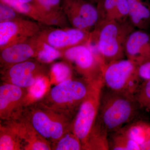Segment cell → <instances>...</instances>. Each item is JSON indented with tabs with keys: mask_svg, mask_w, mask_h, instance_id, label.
I'll list each match as a JSON object with an SVG mask.
<instances>
[{
	"mask_svg": "<svg viewBox=\"0 0 150 150\" xmlns=\"http://www.w3.org/2000/svg\"><path fill=\"white\" fill-rule=\"evenodd\" d=\"M134 27L129 21H99L91 32L89 44L93 46L105 64L124 59L125 46Z\"/></svg>",
	"mask_w": 150,
	"mask_h": 150,
	"instance_id": "2",
	"label": "cell"
},
{
	"mask_svg": "<svg viewBox=\"0 0 150 150\" xmlns=\"http://www.w3.org/2000/svg\"><path fill=\"white\" fill-rule=\"evenodd\" d=\"M24 16L10 6L0 2V23L12 21Z\"/></svg>",
	"mask_w": 150,
	"mask_h": 150,
	"instance_id": "29",
	"label": "cell"
},
{
	"mask_svg": "<svg viewBox=\"0 0 150 150\" xmlns=\"http://www.w3.org/2000/svg\"><path fill=\"white\" fill-rule=\"evenodd\" d=\"M129 20L134 28L145 30L150 24V6L147 0H127Z\"/></svg>",
	"mask_w": 150,
	"mask_h": 150,
	"instance_id": "17",
	"label": "cell"
},
{
	"mask_svg": "<svg viewBox=\"0 0 150 150\" xmlns=\"http://www.w3.org/2000/svg\"><path fill=\"white\" fill-rule=\"evenodd\" d=\"M88 1H89L90 2L92 3V4H97V3L100 0H87Z\"/></svg>",
	"mask_w": 150,
	"mask_h": 150,
	"instance_id": "32",
	"label": "cell"
},
{
	"mask_svg": "<svg viewBox=\"0 0 150 150\" xmlns=\"http://www.w3.org/2000/svg\"><path fill=\"white\" fill-rule=\"evenodd\" d=\"M2 82L28 88L38 78L50 77V70L47 64L32 59L18 63L1 71Z\"/></svg>",
	"mask_w": 150,
	"mask_h": 150,
	"instance_id": "8",
	"label": "cell"
},
{
	"mask_svg": "<svg viewBox=\"0 0 150 150\" xmlns=\"http://www.w3.org/2000/svg\"><path fill=\"white\" fill-rule=\"evenodd\" d=\"M50 80V78L48 77H41L31 86L27 88L29 104L40 99L48 91Z\"/></svg>",
	"mask_w": 150,
	"mask_h": 150,
	"instance_id": "25",
	"label": "cell"
},
{
	"mask_svg": "<svg viewBox=\"0 0 150 150\" xmlns=\"http://www.w3.org/2000/svg\"><path fill=\"white\" fill-rule=\"evenodd\" d=\"M28 104L27 88L2 82L0 86L1 121L19 119L24 108Z\"/></svg>",
	"mask_w": 150,
	"mask_h": 150,
	"instance_id": "11",
	"label": "cell"
},
{
	"mask_svg": "<svg viewBox=\"0 0 150 150\" xmlns=\"http://www.w3.org/2000/svg\"><path fill=\"white\" fill-rule=\"evenodd\" d=\"M50 70L51 79L59 83L73 77V69L67 62H59L51 65Z\"/></svg>",
	"mask_w": 150,
	"mask_h": 150,
	"instance_id": "24",
	"label": "cell"
},
{
	"mask_svg": "<svg viewBox=\"0 0 150 150\" xmlns=\"http://www.w3.org/2000/svg\"><path fill=\"white\" fill-rule=\"evenodd\" d=\"M103 86V80L93 82L73 121V131L81 142L83 150L97 118Z\"/></svg>",
	"mask_w": 150,
	"mask_h": 150,
	"instance_id": "7",
	"label": "cell"
},
{
	"mask_svg": "<svg viewBox=\"0 0 150 150\" xmlns=\"http://www.w3.org/2000/svg\"><path fill=\"white\" fill-rule=\"evenodd\" d=\"M62 58L81 76L91 82L103 79L105 62L90 44L74 46L62 51Z\"/></svg>",
	"mask_w": 150,
	"mask_h": 150,
	"instance_id": "5",
	"label": "cell"
},
{
	"mask_svg": "<svg viewBox=\"0 0 150 150\" xmlns=\"http://www.w3.org/2000/svg\"><path fill=\"white\" fill-rule=\"evenodd\" d=\"M62 8L75 28L91 32L99 21L96 6L87 0H62Z\"/></svg>",
	"mask_w": 150,
	"mask_h": 150,
	"instance_id": "10",
	"label": "cell"
},
{
	"mask_svg": "<svg viewBox=\"0 0 150 150\" xmlns=\"http://www.w3.org/2000/svg\"><path fill=\"white\" fill-rule=\"evenodd\" d=\"M62 0H33L31 3L44 17L46 15L62 10Z\"/></svg>",
	"mask_w": 150,
	"mask_h": 150,
	"instance_id": "26",
	"label": "cell"
},
{
	"mask_svg": "<svg viewBox=\"0 0 150 150\" xmlns=\"http://www.w3.org/2000/svg\"><path fill=\"white\" fill-rule=\"evenodd\" d=\"M145 150H150V138L145 146Z\"/></svg>",
	"mask_w": 150,
	"mask_h": 150,
	"instance_id": "31",
	"label": "cell"
},
{
	"mask_svg": "<svg viewBox=\"0 0 150 150\" xmlns=\"http://www.w3.org/2000/svg\"><path fill=\"white\" fill-rule=\"evenodd\" d=\"M35 39L37 49V55L35 59L39 62L47 65L57 59L62 58V51L42 41L37 35L35 36Z\"/></svg>",
	"mask_w": 150,
	"mask_h": 150,
	"instance_id": "21",
	"label": "cell"
},
{
	"mask_svg": "<svg viewBox=\"0 0 150 150\" xmlns=\"http://www.w3.org/2000/svg\"><path fill=\"white\" fill-rule=\"evenodd\" d=\"M139 105L134 94L113 91L103 86L94 127L103 135L118 131L134 121Z\"/></svg>",
	"mask_w": 150,
	"mask_h": 150,
	"instance_id": "1",
	"label": "cell"
},
{
	"mask_svg": "<svg viewBox=\"0 0 150 150\" xmlns=\"http://www.w3.org/2000/svg\"><path fill=\"white\" fill-rule=\"evenodd\" d=\"M125 57L136 64L150 56V35L144 30H134L125 46Z\"/></svg>",
	"mask_w": 150,
	"mask_h": 150,
	"instance_id": "15",
	"label": "cell"
},
{
	"mask_svg": "<svg viewBox=\"0 0 150 150\" xmlns=\"http://www.w3.org/2000/svg\"><path fill=\"white\" fill-rule=\"evenodd\" d=\"M37 36L54 48L63 51L89 43L91 32L72 27L56 28L48 26L42 28Z\"/></svg>",
	"mask_w": 150,
	"mask_h": 150,
	"instance_id": "9",
	"label": "cell"
},
{
	"mask_svg": "<svg viewBox=\"0 0 150 150\" xmlns=\"http://www.w3.org/2000/svg\"><path fill=\"white\" fill-rule=\"evenodd\" d=\"M96 7L99 13V21H124L129 19V7L127 0H100Z\"/></svg>",
	"mask_w": 150,
	"mask_h": 150,
	"instance_id": "16",
	"label": "cell"
},
{
	"mask_svg": "<svg viewBox=\"0 0 150 150\" xmlns=\"http://www.w3.org/2000/svg\"><path fill=\"white\" fill-rule=\"evenodd\" d=\"M37 55L35 36L24 42L8 46L0 50L1 71L16 64L35 59Z\"/></svg>",
	"mask_w": 150,
	"mask_h": 150,
	"instance_id": "13",
	"label": "cell"
},
{
	"mask_svg": "<svg viewBox=\"0 0 150 150\" xmlns=\"http://www.w3.org/2000/svg\"><path fill=\"white\" fill-rule=\"evenodd\" d=\"M21 117L51 144L72 129L74 120L36 100L25 106Z\"/></svg>",
	"mask_w": 150,
	"mask_h": 150,
	"instance_id": "4",
	"label": "cell"
},
{
	"mask_svg": "<svg viewBox=\"0 0 150 150\" xmlns=\"http://www.w3.org/2000/svg\"><path fill=\"white\" fill-rule=\"evenodd\" d=\"M110 134L111 136L110 139H108L109 149L142 150L141 145L129 138L121 129Z\"/></svg>",
	"mask_w": 150,
	"mask_h": 150,
	"instance_id": "20",
	"label": "cell"
},
{
	"mask_svg": "<svg viewBox=\"0 0 150 150\" xmlns=\"http://www.w3.org/2000/svg\"><path fill=\"white\" fill-rule=\"evenodd\" d=\"M0 2L10 6L24 16L42 23L43 16L32 3L22 2L18 0H0Z\"/></svg>",
	"mask_w": 150,
	"mask_h": 150,
	"instance_id": "22",
	"label": "cell"
},
{
	"mask_svg": "<svg viewBox=\"0 0 150 150\" xmlns=\"http://www.w3.org/2000/svg\"><path fill=\"white\" fill-rule=\"evenodd\" d=\"M93 83L82 77H73L57 83L38 100L46 107L74 120Z\"/></svg>",
	"mask_w": 150,
	"mask_h": 150,
	"instance_id": "3",
	"label": "cell"
},
{
	"mask_svg": "<svg viewBox=\"0 0 150 150\" xmlns=\"http://www.w3.org/2000/svg\"><path fill=\"white\" fill-rule=\"evenodd\" d=\"M104 87L113 91L135 95L141 85L137 74V66L127 59L105 64L103 71Z\"/></svg>",
	"mask_w": 150,
	"mask_h": 150,
	"instance_id": "6",
	"label": "cell"
},
{
	"mask_svg": "<svg viewBox=\"0 0 150 150\" xmlns=\"http://www.w3.org/2000/svg\"><path fill=\"white\" fill-rule=\"evenodd\" d=\"M132 121L121 130L145 150V146L150 138V126L142 121Z\"/></svg>",
	"mask_w": 150,
	"mask_h": 150,
	"instance_id": "19",
	"label": "cell"
},
{
	"mask_svg": "<svg viewBox=\"0 0 150 150\" xmlns=\"http://www.w3.org/2000/svg\"><path fill=\"white\" fill-rule=\"evenodd\" d=\"M69 23L64 13L62 10L44 16L41 24L50 27L66 28L68 27Z\"/></svg>",
	"mask_w": 150,
	"mask_h": 150,
	"instance_id": "27",
	"label": "cell"
},
{
	"mask_svg": "<svg viewBox=\"0 0 150 150\" xmlns=\"http://www.w3.org/2000/svg\"><path fill=\"white\" fill-rule=\"evenodd\" d=\"M0 150H23L21 139L7 121H1Z\"/></svg>",
	"mask_w": 150,
	"mask_h": 150,
	"instance_id": "18",
	"label": "cell"
},
{
	"mask_svg": "<svg viewBox=\"0 0 150 150\" xmlns=\"http://www.w3.org/2000/svg\"><path fill=\"white\" fill-rule=\"evenodd\" d=\"M136 65L137 76L141 84L150 79V56Z\"/></svg>",
	"mask_w": 150,
	"mask_h": 150,
	"instance_id": "30",
	"label": "cell"
},
{
	"mask_svg": "<svg viewBox=\"0 0 150 150\" xmlns=\"http://www.w3.org/2000/svg\"><path fill=\"white\" fill-rule=\"evenodd\" d=\"M41 25L25 18L0 23V50L36 36L43 27Z\"/></svg>",
	"mask_w": 150,
	"mask_h": 150,
	"instance_id": "12",
	"label": "cell"
},
{
	"mask_svg": "<svg viewBox=\"0 0 150 150\" xmlns=\"http://www.w3.org/2000/svg\"><path fill=\"white\" fill-rule=\"evenodd\" d=\"M52 150H83V146L80 140L71 129L57 142L52 144Z\"/></svg>",
	"mask_w": 150,
	"mask_h": 150,
	"instance_id": "23",
	"label": "cell"
},
{
	"mask_svg": "<svg viewBox=\"0 0 150 150\" xmlns=\"http://www.w3.org/2000/svg\"><path fill=\"white\" fill-rule=\"evenodd\" d=\"M21 139L23 150H51V142L37 133L28 122L21 117L15 121H7Z\"/></svg>",
	"mask_w": 150,
	"mask_h": 150,
	"instance_id": "14",
	"label": "cell"
},
{
	"mask_svg": "<svg viewBox=\"0 0 150 150\" xmlns=\"http://www.w3.org/2000/svg\"><path fill=\"white\" fill-rule=\"evenodd\" d=\"M22 2L31 3L33 1V0H18Z\"/></svg>",
	"mask_w": 150,
	"mask_h": 150,
	"instance_id": "33",
	"label": "cell"
},
{
	"mask_svg": "<svg viewBox=\"0 0 150 150\" xmlns=\"http://www.w3.org/2000/svg\"><path fill=\"white\" fill-rule=\"evenodd\" d=\"M135 96L140 108L150 111V79L141 84Z\"/></svg>",
	"mask_w": 150,
	"mask_h": 150,
	"instance_id": "28",
	"label": "cell"
}]
</instances>
